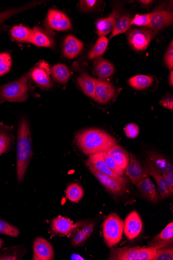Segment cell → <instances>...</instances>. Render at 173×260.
<instances>
[{
    "mask_svg": "<svg viewBox=\"0 0 173 260\" xmlns=\"http://www.w3.org/2000/svg\"><path fill=\"white\" fill-rule=\"evenodd\" d=\"M0 234L17 238L20 234L19 230L13 225L0 219Z\"/></svg>",
    "mask_w": 173,
    "mask_h": 260,
    "instance_id": "obj_37",
    "label": "cell"
},
{
    "mask_svg": "<svg viewBox=\"0 0 173 260\" xmlns=\"http://www.w3.org/2000/svg\"><path fill=\"white\" fill-rule=\"evenodd\" d=\"M156 35V32L148 28L134 29L128 33V41L133 49L143 51L150 45Z\"/></svg>",
    "mask_w": 173,
    "mask_h": 260,
    "instance_id": "obj_6",
    "label": "cell"
},
{
    "mask_svg": "<svg viewBox=\"0 0 173 260\" xmlns=\"http://www.w3.org/2000/svg\"><path fill=\"white\" fill-rule=\"evenodd\" d=\"M4 244V242L3 240L0 239V248H1Z\"/></svg>",
    "mask_w": 173,
    "mask_h": 260,
    "instance_id": "obj_50",
    "label": "cell"
},
{
    "mask_svg": "<svg viewBox=\"0 0 173 260\" xmlns=\"http://www.w3.org/2000/svg\"><path fill=\"white\" fill-rule=\"evenodd\" d=\"M115 88L110 82L100 79H95V96L94 100L100 104H107L114 98Z\"/></svg>",
    "mask_w": 173,
    "mask_h": 260,
    "instance_id": "obj_13",
    "label": "cell"
},
{
    "mask_svg": "<svg viewBox=\"0 0 173 260\" xmlns=\"http://www.w3.org/2000/svg\"><path fill=\"white\" fill-rule=\"evenodd\" d=\"M173 249L172 247H167L160 249H157L156 254L153 260H172Z\"/></svg>",
    "mask_w": 173,
    "mask_h": 260,
    "instance_id": "obj_40",
    "label": "cell"
},
{
    "mask_svg": "<svg viewBox=\"0 0 173 260\" xmlns=\"http://www.w3.org/2000/svg\"><path fill=\"white\" fill-rule=\"evenodd\" d=\"M151 15L150 25L147 28L156 33L172 25L173 22L172 12L166 10H157L151 13Z\"/></svg>",
    "mask_w": 173,
    "mask_h": 260,
    "instance_id": "obj_11",
    "label": "cell"
},
{
    "mask_svg": "<svg viewBox=\"0 0 173 260\" xmlns=\"http://www.w3.org/2000/svg\"><path fill=\"white\" fill-rule=\"evenodd\" d=\"M161 176L163 177L170 186L173 187V172L162 173Z\"/></svg>",
    "mask_w": 173,
    "mask_h": 260,
    "instance_id": "obj_47",
    "label": "cell"
},
{
    "mask_svg": "<svg viewBox=\"0 0 173 260\" xmlns=\"http://www.w3.org/2000/svg\"><path fill=\"white\" fill-rule=\"evenodd\" d=\"M51 75L55 81L63 84H66L71 77L67 67L61 63L55 64L51 68Z\"/></svg>",
    "mask_w": 173,
    "mask_h": 260,
    "instance_id": "obj_28",
    "label": "cell"
},
{
    "mask_svg": "<svg viewBox=\"0 0 173 260\" xmlns=\"http://www.w3.org/2000/svg\"><path fill=\"white\" fill-rule=\"evenodd\" d=\"M136 185L141 194L148 201L157 203L161 199L157 188L150 177H147L144 178Z\"/></svg>",
    "mask_w": 173,
    "mask_h": 260,
    "instance_id": "obj_16",
    "label": "cell"
},
{
    "mask_svg": "<svg viewBox=\"0 0 173 260\" xmlns=\"http://www.w3.org/2000/svg\"><path fill=\"white\" fill-rule=\"evenodd\" d=\"M97 3L98 2L95 0H84V1H81L80 8L83 12H88L93 10Z\"/></svg>",
    "mask_w": 173,
    "mask_h": 260,
    "instance_id": "obj_44",
    "label": "cell"
},
{
    "mask_svg": "<svg viewBox=\"0 0 173 260\" xmlns=\"http://www.w3.org/2000/svg\"><path fill=\"white\" fill-rule=\"evenodd\" d=\"M12 57L8 53H0V77L8 74L11 69Z\"/></svg>",
    "mask_w": 173,
    "mask_h": 260,
    "instance_id": "obj_36",
    "label": "cell"
},
{
    "mask_svg": "<svg viewBox=\"0 0 173 260\" xmlns=\"http://www.w3.org/2000/svg\"><path fill=\"white\" fill-rule=\"evenodd\" d=\"M85 221H79L75 224L72 231V244L79 246L87 240L83 231Z\"/></svg>",
    "mask_w": 173,
    "mask_h": 260,
    "instance_id": "obj_35",
    "label": "cell"
},
{
    "mask_svg": "<svg viewBox=\"0 0 173 260\" xmlns=\"http://www.w3.org/2000/svg\"><path fill=\"white\" fill-rule=\"evenodd\" d=\"M85 165L90 172L110 193L116 196H122L126 193V187L123 186L112 178L97 172L92 165L87 160L85 161Z\"/></svg>",
    "mask_w": 173,
    "mask_h": 260,
    "instance_id": "obj_9",
    "label": "cell"
},
{
    "mask_svg": "<svg viewBox=\"0 0 173 260\" xmlns=\"http://www.w3.org/2000/svg\"><path fill=\"white\" fill-rule=\"evenodd\" d=\"M107 153L113 158L121 169L126 170L129 162L130 153L124 148L117 145Z\"/></svg>",
    "mask_w": 173,
    "mask_h": 260,
    "instance_id": "obj_23",
    "label": "cell"
},
{
    "mask_svg": "<svg viewBox=\"0 0 173 260\" xmlns=\"http://www.w3.org/2000/svg\"><path fill=\"white\" fill-rule=\"evenodd\" d=\"M125 174L135 185L150 176L148 168L143 166L136 156L132 153H130L129 162L125 170Z\"/></svg>",
    "mask_w": 173,
    "mask_h": 260,
    "instance_id": "obj_12",
    "label": "cell"
},
{
    "mask_svg": "<svg viewBox=\"0 0 173 260\" xmlns=\"http://www.w3.org/2000/svg\"><path fill=\"white\" fill-rule=\"evenodd\" d=\"M41 3L39 2H33L26 5L25 6L16 7L0 12V26L12 17L33 8L38 6Z\"/></svg>",
    "mask_w": 173,
    "mask_h": 260,
    "instance_id": "obj_30",
    "label": "cell"
},
{
    "mask_svg": "<svg viewBox=\"0 0 173 260\" xmlns=\"http://www.w3.org/2000/svg\"><path fill=\"white\" fill-rule=\"evenodd\" d=\"M143 229L142 220L136 211H133L128 215L124 224L123 232L128 240L131 241L137 237Z\"/></svg>",
    "mask_w": 173,
    "mask_h": 260,
    "instance_id": "obj_14",
    "label": "cell"
},
{
    "mask_svg": "<svg viewBox=\"0 0 173 260\" xmlns=\"http://www.w3.org/2000/svg\"><path fill=\"white\" fill-rule=\"evenodd\" d=\"M74 225L75 224L70 219L59 216L53 219L51 228L55 234L70 237L72 234Z\"/></svg>",
    "mask_w": 173,
    "mask_h": 260,
    "instance_id": "obj_21",
    "label": "cell"
},
{
    "mask_svg": "<svg viewBox=\"0 0 173 260\" xmlns=\"http://www.w3.org/2000/svg\"><path fill=\"white\" fill-rule=\"evenodd\" d=\"M151 18V13L144 15L137 14L135 16L134 18L132 19L131 25L147 28L148 25H150Z\"/></svg>",
    "mask_w": 173,
    "mask_h": 260,
    "instance_id": "obj_38",
    "label": "cell"
},
{
    "mask_svg": "<svg viewBox=\"0 0 173 260\" xmlns=\"http://www.w3.org/2000/svg\"><path fill=\"white\" fill-rule=\"evenodd\" d=\"M157 249L155 247L112 248L108 259L153 260Z\"/></svg>",
    "mask_w": 173,
    "mask_h": 260,
    "instance_id": "obj_3",
    "label": "cell"
},
{
    "mask_svg": "<svg viewBox=\"0 0 173 260\" xmlns=\"http://www.w3.org/2000/svg\"><path fill=\"white\" fill-rule=\"evenodd\" d=\"M94 225V222L88 223L87 222H85L83 228V231L87 240L89 239L91 236L93 232Z\"/></svg>",
    "mask_w": 173,
    "mask_h": 260,
    "instance_id": "obj_46",
    "label": "cell"
},
{
    "mask_svg": "<svg viewBox=\"0 0 173 260\" xmlns=\"http://www.w3.org/2000/svg\"><path fill=\"white\" fill-rule=\"evenodd\" d=\"M118 14V11L115 10L108 17L98 20L96 24L97 34L105 37L113 31Z\"/></svg>",
    "mask_w": 173,
    "mask_h": 260,
    "instance_id": "obj_22",
    "label": "cell"
},
{
    "mask_svg": "<svg viewBox=\"0 0 173 260\" xmlns=\"http://www.w3.org/2000/svg\"><path fill=\"white\" fill-rule=\"evenodd\" d=\"M65 194L70 201L78 203L83 198L84 192L83 187L79 184L73 183L67 187Z\"/></svg>",
    "mask_w": 173,
    "mask_h": 260,
    "instance_id": "obj_33",
    "label": "cell"
},
{
    "mask_svg": "<svg viewBox=\"0 0 173 260\" xmlns=\"http://www.w3.org/2000/svg\"><path fill=\"white\" fill-rule=\"evenodd\" d=\"M94 72L96 75L100 80L107 79L113 76L115 73L114 65L109 60L104 59H98L94 63Z\"/></svg>",
    "mask_w": 173,
    "mask_h": 260,
    "instance_id": "obj_24",
    "label": "cell"
},
{
    "mask_svg": "<svg viewBox=\"0 0 173 260\" xmlns=\"http://www.w3.org/2000/svg\"><path fill=\"white\" fill-rule=\"evenodd\" d=\"M171 41L165 55L164 61L166 67L172 70L173 68V43Z\"/></svg>",
    "mask_w": 173,
    "mask_h": 260,
    "instance_id": "obj_43",
    "label": "cell"
},
{
    "mask_svg": "<svg viewBox=\"0 0 173 260\" xmlns=\"http://www.w3.org/2000/svg\"><path fill=\"white\" fill-rule=\"evenodd\" d=\"M17 178L18 183L21 182L32 157V144L30 125L26 118L19 121L17 131L16 154Z\"/></svg>",
    "mask_w": 173,
    "mask_h": 260,
    "instance_id": "obj_1",
    "label": "cell"
},
{
    "mask_svg": "<svg viewBox=\"0 0 173 260\" xmlns=\"http://www.w3.org/2000/svg\"><path fill=\"white\" fill-rule=\"evenodd\" d=\"M154 81V78L151 76L138 75L131 78L128 82L134 89L143 90L151 87Z\"/></svg>",
    "mask_w": 173,
    "mask_h": 260,
    "instance_id": "obj_31",
    "label": "cell"
},
{
    "mask_svg": "<svg viewBox=\"0 0 173 260\" xmlns=\"http://www.w3.org/2000/svg\"><path fill=\"white\" fill-rule=\"evenodd\" d=\"M29 76L34 82L42 89H50L53 86L50 77L51 68L44 61H41L38 63L31 70Z\"/></svg>",
    "mask_w": 173,
    "mask_h": 260,
    "instance_id": "obj_8",
    "label": "cell"
},
{
    "mask_svg": "<svg viewBox=\"0 0 173 260\" xmlns=\"http://www.w3.org/2000/svg\"><path fill=\"white\" fill-rule=\"evenodd\" d=\"M13 126L0 122V155L9 151L14 143Z\"/></svg>",
    "mask_w": 173,
    "mask_h": 260,
    "instance_id": "obj_19",
    "label": "cell"
},
{
    "mask_svg": "<svg viewBox=\"0 0 173 260\" xmlns=\"http://www.w3.org/2000/svg\"><path fill=\"white\" fill-rule=\"evenodd\" d=\"M84 49V44L79 39L70 35L64 39L63 46L64 56L69 59L78 57Z\"/></svg>",
    "mask_w": 173,
    "mask_h": 260,
    "instance_id": "obj_17",
    "label": "cell"
},
{
    "mask_svg": "<svg viewBox=\"0 0 173 260\" xmlns=\"http://www.w3.org/2000/svg\"><path fill=\"white\" fill-rule=\"evenodd\" d=\"M173 242V222L169 223L158 235L148 247H155L157 249L167 248Z\"/></svg>",
    "mask_w": 173,
    "mask_h": 260,
    "instance_id": "obj_20",
    "label": "cell"
},
{
    "mask_svg": "<svg viewBox=\"0 0 173 260\" xmlns=\"http://www.w3.org/2000/svg\"><path fill=\"white\" fill-rule=\"evenodd\" d=\"M103 156L104 160L108 167L118 175L123 177V175L125 174V171L121 169L116 164L113 158L107 153H103Z\"/></svg>",
    "mask_w": 173,
    "mask_h": 260,
    "instance_id": "obj_39",
    "label": "cell"
},
{
    "mask_svg": "<svg viewBox=\"0 0 173 260\" xmlns=\"http://www.w3.org/2000/svg\"><path fill=\"white\" fill-rule=\"evenodd\" d=\"M29 74L0 87V104L5 102L22 103L26 101L29 94Z\"/></svg>",
    "mask_w": 173,
    "mask_h": 260,
    "instance_id": "obj_2",
    "label": "cell"
},
{
    "mask_svg": "<svg viewBox=\"0 0 173 260\" xmlns=\"http://www.w3.org/2000/svg\"><path fill=\"white\" fill-rule=\"evenodd\" d=\"M125 222L112 212L105 220L102 225V232L105 241L109 248L118 244L122 239Z\"/></svg>",
    "mask_w": 173,
    "mask_h": 260,
    "instance_id": "obj_4",
    "label": "cell"
},
{
    "mask_svg": "<svg viewBox=\"0 0 173 260\" xmlns=\"http://www.w3.org/2000/svg\"><path fill=\"white\" fill-rule=\"evenodd\" d=\"M131 17L128 14H118L116 18L115 25L110 36L112 39L120 34L127 32L130 28Z\"/></svg>",
    "mask_w": 173,
    "mask_h": 260,
    "instance_id": "obj_25",
    "label": "cell"
},
{
    "mask_svg": "<svg viewBox=\"0 0 173 260\" xmlns=\"http://www.w3.org/2000/svg\"><path fill=\"white\" fill-rule=\"evenodd\" d=\"M46 22L49 27L56 31H65L72 28L71 21L68 16L55 9L48 11Z\"/></svg>",
    "mask_w": 173,
    "mask_h": 260,
    "instance_id": "obj_10",
    "label": "cell"
},
{
    "mask_svg": "<svg viewBox=\"0 0 173 260\" xmlns=\"http://www.w3.org/2000/svg\"><path fill=\"white\" fill-rule=\"evenodd\" d=\"M79 149L86 155L107 153L117 145V141L108 133L105 136L91 139L87 142L77 143Z\"/></svg>",
    "mask_w": 173,
    "mask_h": 260,
    "instance_id": "obj_5",
    "label": "cell"
},
{
    "mask_svg": "<svg viewBox=\"0 0 173 260\" xmlns=\"http://www.w3.org/2000/svg\"><path fill=\"white\" fill-rule=\"evenodd\" d=\"M78 83L84 93L90 98L94 99L95 79L91 78L88 74H82L78 78Z\"/></svg>",
    "mask_w": 173,
    "mask_h": 260,
    "instance_id": "obj_26",
    "label": "cell"
},
{
    "mask_svg": "<svg viewBox=\"0 0 173 260\" xmlns=\"http://www.w3.org/2000/svg\"><path fill=\"white\" fill-rule=\"evenodd\" d=\"M146 160L148 166L152 167L161 173L173 172L172 162L157 152H148Z\"/></svg>",
    "mask_w": 173,
    "mask_h": 260,
    "instance_id": "obj_18",
    "label": "cell"
},
{
    "mask_svg": "<svg viewBox=\"0 0 173 260\" xmlns=\"http://www.w3.org/2000/svg\"><path fill=\"white\" fill-rule=\"evenodd\" d=\"M30 43L42 47H52L54 45V42L51 37L38 27H35L32 30Z\"/></svg>",
    "mask_w": 173,
    "mask_h": 260,
    "instance_id": "obj_27",
    "label": "cell"
},
{
    "mask_svg": "<svg viewBox=\"0 0 173 260\" xmlns=\"http://www.w3.org/2000/svg\"><path fill=\"white\" fill-rule=\"evenodd\" d=\"M157 185L158 191L163 199L171 197L173 194V187L166 181L161 175H155L153 176Z\"/></svg>",
    "mask_w": 173,
    "mask_h": 260,
    "instance_id": "obj_34",
    "label": "cell"
},
{
    "mask_svg": "<svg viewBox=\"0 0 173 260\" xmlns=\"http://www.w3.org/2000/svg\"><path fill=\"white\" fill-rule=\"evenodd\" d=\"M126 136L130 139H135L140 134V129L137 125L135 123H129L127 124L125 129Z\"/></svg>",
    "mask_w": 173,
    "mask_h": 260,
    "instance_id": "obj_41",
    "label": "cell"
},
{
    "mask_svg": "<svg viewBox=\"0 0 173 260\" xmlns=\"http://www.w3.org/2000/svg\"><path fill=\"white\" fill-rule=\"evenodd\" d=\"M169 85L172 86L173 85V73L172 71H171V72L169 75Z\"/></svg>",
    "mask_w": 173,
    "mask_h": 260,
    "instance_id": "obj_49",
    "label": "cell"
},
{
    "mask_svg": "<svg viewBox=\"0 0 173 260\" xmlns=\"http://www.w3.org/2000/svg\"><path fill=\"white\" fill-rule=\"evenodd\" d=\"M97 172L109 176L126 187L129 183L128 179L121 177L112 171L106 163L102 153L94 154L89 155L87 160Z\"/></svg>",
    "mask_w": 173,
    "mask_h": 260,
    "instance_id": "obj_7",
    "label": "cell"
},
{
    "mask_svg": "<svg viewBox=\"0 0 173 260\" xmlns=\"http://www.w3.org/2000/svg\"><path fill=\"white\" fill-rule=\"evenodd\" d=\"M19 254L15 248H9L3 253H0V260H16L19 259Z\"/></svg>",
    "mask_w": 173,
    "mask_h": 260,
    "instance_id": "obj_42",
    "label": "cell"
},
{
    "mask_svg": "<svg viewBox=\"0 0 173 260\" xmlns=\"http://www.w3.org/2000/svg\"><path fill=\"white\" fill-rule=\"evenodd\" d=\"M140 3L144 6H151L153 1H151V0H142V1H140Z\"/></svg>",
    "mask_w": 173,
    "mask_h": 260,
    "instance_id": "obj_48",
    "label": "cell"
},
{
    "mask_svg": "<svg viewBox=\"0 0 173 260\" xmlns=\"http://www.w3.org/2000/svg\"><path fill=\"white\" fill-rule=\"evenodd\" d=\"M13 39L19 43H30L32 30L21 25L13 27L10 31Z\"/></svg>",
    "mask_w": 173,
    "mask_h": 260,
    "instance_id": "obj_29",
    "label": "cell"
},
{
    "mask_svg": "<svg viewBox=\"0 0 173 260\" xmlns=\"http://www.w3.org/2000/svg\"><path fill=\"white\" fill-rule=\"evenodd\" d=\"M33 259L52 260L54 258V250L50 243L43 238H37L33 246Z\"/></svg>",
    "mask_w": 173,
    "mask_h": 260,
    "instance_id": "obj_15",
    "label": "cell"
},
{
    "mask_svg": "<svg viewBox=\"0 0 173 260\" xmlns=\"http://www.w3.org/2000/svg\"><path fill=\"white\" fill-rule=\"evenodd\" d=\"M109 43V40L105 37L98 39L92 49L88 55L89 59L92 60L101 56L106 52Z\"/></svg>",
    "mask_w": 173,
    "mask_h": 260,
    "instance_id": "obj_32",
    "label": "cell"
},
{
    "mask_svg": "<svg viewBox=\"0 0 173 260\" xmlns=\"http://www.w3.org/2000/svg\"><path fill=\"white\" fill-rule=\"evenodd\" d=\"M159 104L162 107L170 110L173 109V100L171 95H168L161 100Z\"/></svg>",
    "mask_w": 173,
    "mask_h": 260,
    "instance_id": "obj_45",
    "label": "cell"
}]
</instances>
